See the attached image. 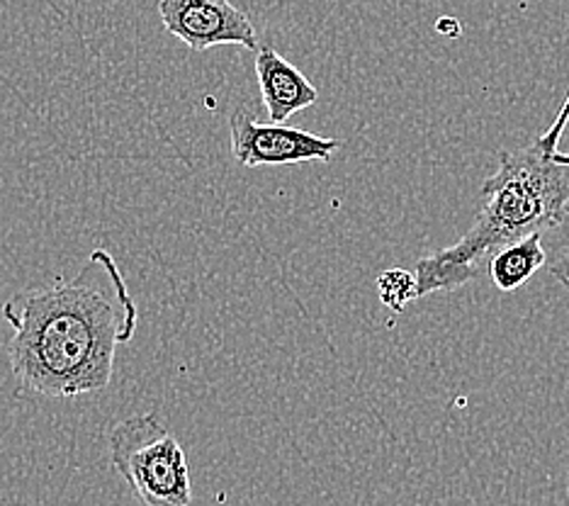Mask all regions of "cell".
<instances>
[{
    "instance_id": "cell-1",
    "label": "cell",
    "mask_w": 569,
    "mask_h": 506,
    "mask_svg": "<svg viewBox=\"0 0 569 506\" xmlns=\"http://www.w3.org/2000/svg\"><path fill=\"white\" fill-rule=\"evenodd\" d=\"M3 319L22 393L71 399L110 387L114 354L134 339L139 309L112 254L96 249L73 278L10 297Z\"/></svg>"
},
{
    "instance_id": "cell-2",
    "label": "cell",
    "mask_w": 569,
    "mask_h": 506,
    "mask_svg": "<svg viewBox=\"0 0 569 506\" xmlns=\"http://www.w3.org/2000/svg\"><path fill=\"white\" fill-rule=\"evenodd\" d=\"M482 210L462 237L421 258L417 295L452 292L480 278L501 249L569 219V166L555 161L540 139L499 153V168L482 186Z\"/></svg>"
},
{
    "instance_id": "cell-3",
    "label": "cell",
    "mask_w": 569,
    "mask_h": 506,
    "mask_svg": "<svg viewBox=\"0 0 569 506\" xmlns=\"http://www.w3.org/2000/svg\"><path fill=\"white\" fill-rule=\"evenodd\" d=\"M110 463L144 506H192L188 456L159 414H134L114 426Z\"/></svg>"
},
{
    "instance_id": "cell-4",
    "label": "cell",
    "mask_w": 569,
    "mask_h": 506,
    "mask_svg": "<svg viewBox=\"0 0 569 506\" xmlns=\"http://www.w3.org/2000/svg\"><path fill=\"white\" fill-rule=\"evenodd\" d=\"M231 153L246 166H290L302 161H329L343 149L341 139L319 137L305 129L276 122H258L253 112L239 108L229 120Z\"/></svg>"
},
{
    "instance_id": "cell-5",
    "label": "cell",
    "mask_w": 569,
    "mask_h": 506,
    "mask_svg": "<svg viewBox=\"0 0 569 506\" xmlns=\"http://www.w3.org/2000/svg\"><path fill=\"white\" fill-rule=\"evenodd\" d=\"M159 18L166 32L196 54L219 44L261 49L256 22L231 0H159Z\"/></svg>"
},
{
    "instance_id": "cell-6",
    "label": "cell",
    "mask_w": 569,
    "mask_h": 506,
    "mask_svg": "<svg viewBox=\"0 0 569 506\" xmlns=\"http://www.w3.org/2000/svg\"><path fill=\"white\" fill-rule=\"evenodd\" d=\"M253 67L270 122L284 125L292 115L312 108L319 100L317 86L290 59H284L278 49H258Z\"/></svg>"
},
{
    "instance_id": "cell-7",
    "label": "cell",
    "mask_w": 569,
    "mask_h": 506,
    "mask_svg": "<svg viewBox=\"0 0 569 506\" xmlns=\"http://www.w3.org/2000/svg\"><path fill=\"white\" fill-rule=\"evenodd\" d=\"M546 264L548 251L542 246V234H530V237L507 246V249H501L491 258L487 272L501 292H513L526 280L533 278Z\"/></svg>"
},
{
    "instance_id": "cell-8",
    "label": "cell",
    "mask_w": 569,
    "mask_h": 506,
    "mask_svg": "<svg viewBox=\"0 0 569 506\" xmlns=\"http://www.w3.org/2000/svg\"><path fill=\"white\" fill-rule=\"evenodd\" d=\"M378 295L380 302L399 315L405 311L409 302L419 300L417 295V272H409L405 268H392L380 272L378 278Z\"/></svg>"
},
{
    "instance_id": "cell-9",
    "label": "cell",
    "mask_w": 569,
    "mask_h": 506,
    "mask_svg": "<svg viewBox=\"0 0 569 506\" xmlns=\"http://www.w3.org/2000/svg\"><path fill=\"white\" fill-rule=\"evenodd\" d=\"M567 125H569V93H567V98H565V102H562V108H560L558 117H555V122L550 125L548 132L540 135L538 139H540L542 145H546L550 151H560V139H562V135H565Z\"/></svg>"
},
{
    "instance_id": "cell-10",
    "label": "cell",
    "mask_w": 569,
    "mask_h": 506,
    "mask_svg": "<svg viewBox=\"0 0 569 506\" xmlns=\"http://www.w3.org/2000/svg\"><path fill=\"white\" fill-rule=\"evenodd\" d=\"M550 270H552V276L558 278L565 288L569 290V244L565 246V249L552 258L550 261Z\"/></svg>"
},
{
    "instance_id": "cell-11",
    "label": "cell",
    "mask_w": 569,
    "mask_h": 506,
    "mask_svg": "<svg viewBox=\"0 0 569 506\" xmlns=\"http://www.w3.org/2000/svg\"><path fill=\"white\" fill-rule=\"evenodd\" d=\"M438 32H446V34L458 37L460 34V24L452 20V18H441V22H438Z\"/></svg>"
},
{
    "instance_id": "cell-12",
    "label": "cell",
    "mask_w": 569,
    "mask_h": 506,
    "mask_svg": "<svg viewBox=\"0 0 569 506\" xmlns=\"http://www.w3.org/2000/svg\"><path fill=\"white\" fill-rule=\"evenodd\" d=\"M555 161H560V163L569 166V153H562V151H555Z\"/></svg>"
}]
</instances>
